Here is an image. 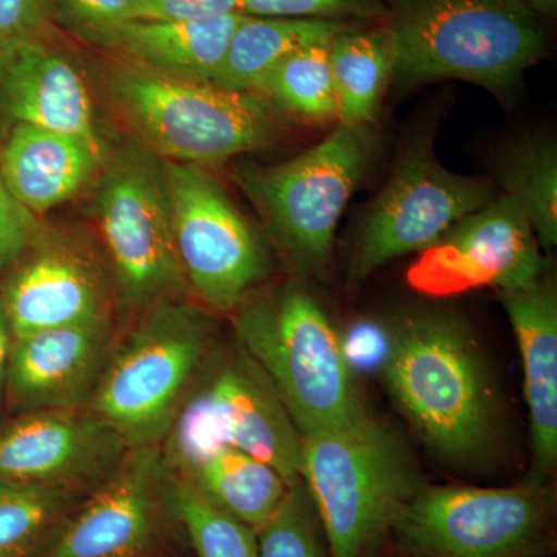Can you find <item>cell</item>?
<instances>
[{"label": "cell", "mask_w": 557, "mask_h": 557, "mask_svg": "<svg viewBox=\"0 0 557 557\" xmlns=\"http://www.w3.org/2000/svg\"><path fill=\"white\" fill-rule=\"evenodd\" d=\"M383 379L424 446L458 469L490 463L497 448L498 399L468 325L450 311L417 310L387 330Z\"/></svg>", "instance_id": "obj_1"}, {"label": "cell", "mask_w": 557, "mask_h": 557, "mask_svg": "<svg viewBox=\"0 0 557 557\" xmlns=\"http://www.w3.org/2000/svg\"><path fill=\"white\" fill-rule=\"evenodd\" d=\"M387 21L399 86L461 79L508 94L547 46L522 0H394Z\"/></svg>", "instance_id": "obj_2"}, {"label": "cell", "mask_w": 557, "mask_h": 557, "mask_svg": "<svg viewBox=\"0 0 557 557\" xmlns=\"http://www.w3.org/2000/svg\"><path fill=\"white\" fill-rule=\"evenodd\" d=\"M106 84L127 126L160 160L215 166L267 149L281 135L278 110L260 91L132 61L112 65Z\"/></svg>", "instance_id": "obj_3"}, {"label": "cell", "mask_w": 557, "mask_h": 557, "mask_svg": "<svg viewBox=\"0 0 557 557\" xmlns=\"http://www.w3.org/2000/svg\"><path fill=\"white\" fill-rule=\"evenodd\" d=\"M242 350L262 369L300 435L338 431L369 418L339 333L299 285L247 299L234 311Z\"/></svg>", "instance_id": "obj_4"}, {"label": "cell", "mask_w": 557, "mask_h": 557, "mask_svg": "<svg viewBox=\"0 0 557 557\" xmlns=\"http://www.w3.org/2000/svg\"><path fill=\"white\" fill-rule=\"evenodd\" d=\"M302 482L332 557H368L426 486L403 440L372 417L302 435Z\"/></svg>", "instance_id": "obj_5"}, {"label": "cell", "mask_w": 557, "mask_h": 557, "mask_svg": "<svg viewBox=\"0 0 557 557\" xmlns=\"http://www.w3.org/2000/svg\"><path fill=\"white\" fill-rule=\"evenodd\" d=\"M379 150L370 124L339 123L329 137L274 166L242 164L236 182L300 276L327 270L336 226Z\"/></svg>", "instance_id": "obj_6"}, {"label": "cell", "mask_w": 557, "mask_h": 557, "mask_svg": "<svg viewBox=\"0 0 557 557\" xmlns=\"http://www.w3.org/2000/svg\"><path fill=\"white\" fill-rule=\"evenodd\" d=\"M211 335L203 311L183 299L139 313L113 348L89 406L131 448L161 445L188 397Z\"/></svg>", "instance_id": "obj_7"}, {"label": "cell", "mask_w": 557, "mask_h": 557, "mask_svg": "<svg viewBox=\"0 0 557 557\" xmlns=\"http://www.w3.org/2000/svg\"><path fill=\"white\" fill-rule=\"evenodd\" d=\"M555 497L539 480L515 487L424 486L392 525L413 557H542Z\"/></svg>", "instance_id": "obj_8"}, {"label": "cell", "mask_w": 557, "mask_h": 557, "mask_svg": "<svg viewBox=\"0 0 557 557\" xmlns=\"http://www.w3.org/2000/svg\"><path fill=\"white\" fill-rule=\"evenodd\" d=\"M223 446L270 465L289 487L302 483V435L244 350L189 391L160 448L175 474Z\"/></svg>", "instance_id": "obj_9"}, {"label": "cell", "mask_w": 557, "mask_h": 557, "mask_svg": "<svg viewBox=\"0 0 557 557\" xmlns=\"http://www.w3.org/2000/svg\"><path fill=\"white\" fill-rule=\"evenodd\" d=\"M97 218L126 309L146 311L188 295L172 236L163 168L145 149L127 148L106 164Z\"/></svg>", "instance_id": "obj_10"}, {"label": "cell", "mask_w": 557, "mask_h": 557, "mask_svg": "<svg viewBox=\"0 0 557 557\" xmlns=\"http://www.w3.org/2000/svg\"><path fill=\"white\" fill-rule=\"evenodd\" d=\"M161 168L188 293L208 309L234 313L269 271L262 240L205 168L164 160Z\"/></svg>", "instance_id": "obj_11"}, {"label": "cell", "mask_w": 557, "mask_h": 557, "mask_svg": "<svg viewBox=\"0 0 557 557\" xmlns=\"http://www.w3.org/2000/svg\"><path fill=\"white\" fill-rule=\"evenodd\" d=\"M493 199L486 180L446 170L431 138L416 139L369 208L355 244L351 276L362 281L392 260L423 251Z\"/></svg>", "instance_id": "obj_12"}, {"label": "cell", "mask_w": 557, "mask_h": 557, "mask_svg": "<svg viewBox=\"0 0 557 557\" xmlns=\"http://www.w3.org/2000/svg\"><path fill=\"white\" fill-rule=\"evenodd\" d=\"M177 525L160 445L137 446L73 509L40 557H164Z\"/></svg>", "instance_id": "obj_13"}, {"label": "cell", "mask_w": 557, "mask_h": 557, "mask_svg": "<svg viewBox=\"0 0 557 557\" xmlns=\"http://www.w3.org/2000/svg\"><path fill=\"white\" fill-rule=\"evenodd\" d=\"M545 269L527 215L504 194L418 252L406 278L421 295L448 298L485 287H525L544 276Z\"/></svg>", "instance_id": "obj_14"}, {"label": "cell", "mask_w": 557, "mask_h": 557, "mask_svg": "<svg viewBox=\"0 0 557 557\" xmlns=\"http://www.w3.org/2000/svg\"><path fill=\"white\" fill-rule=\"evenodd\" d=\"M129 449L123 435L90 409L22 412L0 429V482L95 490Z\"/></svg>", "instance_id": "obj_15"}, {"label": "cell", "mask_w": 557, "mask_h": 557, "mask_svg": "<svg viewBox=\"0 0 557 557\" xmlns=\"http://www.w3.org/2000/svg\"><path fill=\"white\" fill-rule=\"evenodd\" d=\"M9 269L0 293L14 336L110 319L108 277L75 240L40 233Z\"/></svg>", "instance_id": "obj_16"}, {"label": "cell", "mask_w": 557, "mask_h": 557, "mask_svg": "<svg viewBox=\"0 0 557 557\" xmlns=\"http://www.w3.org/2000/svg\"><path fill=\"white\" fill-rule=\"evenodd\" d=\"M113 350L112 319L14 336L5 394L22 412L89 406Z\"/></svg>", "instance_id": "obj_17"}, {"label": "cell", "mask_w": 557, "mask_h": 557, "mask_svg": "<svg viewBox=\"0 0 557 557\" xmlns=\"http://www.w3.org/2000/svg\"><path fill=\"white\" fill-rule=\"evenodd\" d=\"M0 109L16 121L104 146L84 79L42 39L0 40Z\"/></svg>", "instance_id": "obj_18"}, {"label": "cell", "mask_w": 557, "mask_h": 557, "mask_svg": "<svg viewBox=\"0 0 557 557\" xmlns=\"http://www.w3.org/2000/svg\"><path fill=\"white\" fill-rule=\"evenodd\" d=\"M518 339L530 410L534 471L542 482L557 461V293L544 274L525 287L500 292Z\"/></svg>", "instance_id": "obj_19"}, {"label": "cell", "mask_w": 557, "mask_h": 557, "mask_svg": "<svg viewBox=\"0 0 557 557\" xmlns=\"http://www.w3.org/2000/svg\"><path fill=\"white\" fill-rule=\"evenodd\" d=\"M104 157L83 139L16 124L0 152V178L22 207L44 214L86 188Z\"/></svg>", "instance_id": "obj_20"}, {"label": "cell", "mask_w": 557, "mask_h": 557, "mask_svg": "<svg viewBox=\"0 0 557 557\" xmlns=\"http://www.w3.org/2000/svg\"><path fill=\"white\" fill-rule=\"evenodd\" d=\"M245 16L247 14L236 11L200 21H126L90 39L146 67L211 79Z\"/></svg>", "instance_id": "obj_21"}, {"label": "cell", "mask_w": 557, "mask_h": 557, "mask_svg": "<svg viewBox=\"0 0 557 557\" xmlns=\"http://www.w3.org/2000/svg\"><path fill=\"white\" fill-rule=\"evenodd\" d=\"M171 475L188 483L212 507L256 533L273 518L289 490L276 469L226 446L205 454Z\"/></svg>", "instance_id": "obj_22"}, {"label": "cell", "mask_w": 557, "mask_h": 557, "mask_svg": "<svg viewBox=\"0 0 557 557\" xmlns=\"http://www.w3.org/2000/svg\"><path fill=\"white\" fill-rule=\"evenodd\" d=\"M355 22L329 44L341 123L370 124L380 115L381 101L394 76V42L387 25Z\"/></svg>", "instance_id": "obj_23"}, {"label": "cell", "mask_w": 557, "mask_h": 557, "mask_svg": "<svg viewBox=\"0 0 557 557\" xmlns=\"http://www.w3.org/2000/svg\"><path fill=\"white\" fill-rule=\"evenodd\" d=\"M355 22L245 16L212 83L234 90L260 91L278 62L313 42L332 39ZM262 94V91H260Z\"/></svg>", "instance_id": "obj_24"}, {"label": "cell", "mask_w": 557, "mask_h": 557, "mask_svg": "<svg viewBox=\"0 0 557 557\" xmlns=\"http://www.w3.org/2000/svg\"><path fill=\"white\" fill-rule=\"evenodd\" d=\"M496 178L527 215L539 247L557 244V148L548 135H530L502 153Z\"/></svg>", "instance_id": "obj_25"}, {"label": "cell", "mask_w": 557, "mask_h": 557, "mask_svg": "<svg viewBox=\"0 0 557 557\" xmlns=\"http://www.w3.org/2000/svg\"><path fill=\"white\" fill-rule=\"evenodd\" d=\"M76 491L0 482V557H40L72 515Z\"/></svg>", "instance_id": "obj_26"}, {"label": "cell", "mask_w": 557, "mask_h": 557, "mask_svg": "<svg viewBox=\"0 0 557 557\" xmlns=\"http://www.w3.org/2000/svg\"><path fill=\"white\" fill-rule=\"evenodd\" d=\"M332 39L302 47L271 70L260 91L277 110L306 123L339 121L329 58Z\"/></svg>", "instance_id": "obj_27"}, {"label": "cell", "mask_w": 557, "mask_h": 557, "mask_svg": "<svg viewBox=\"0 0 557 557\" xmlns=\"http://www.w3.org/2000/svg\"><path fill=\"white\" fill-rule=\"evenodd\" d=\"M172 502L197 556L259 557L258 533L212 507L188 483L172 478Z\"/></svg>", "instance_id": "obj_28"}, {"label": "cell", "mask_w": 557, "mask_h": 557, "mask_svg": "<svg viewBox=\"0 0 557 557\" xmlns=\"http://www.w3.org/2000/svg\"><path fill=\"white\" fill-rule=\"evenodd\" d=\"M324 541L317 507L302 482L289 487L273 518L258 531L259 557H329Z\"/></svg>", "instance_id": "obj_29"}, {"label": "cell", "mask_w": 557, "mask_h": 557, "mask_svg": "<svg viewBox=\"0 0 557 557\" xmlns=\"http://www.w3.org/2000/svg\"><path fill=\"white\" fill-rule=\"evenodd\" d=\"M242 13L259 17L376 22L387 17L383 0H240Z\"/></svg>", "instance_id": "obj_30"}, {"label": "cell", "mask_w": 557, "mask_h": 557, "mask_svg": "<svg viewBox=\"0 0 557 557\" xmlns=\"http://www.w3.org/2000/svg\"><path fill=\"white\" fill-rule=\"evenodd\" d=\"M40 233L36 214L22 207L0 178V270L9 269Z\"/></svg>", "instance_id": "obj_31"}, {"label": "cell", "mask_w": 557, "mask_h": 557, "mask_svg": "<svg viewBox=\"0 0 557 557\" xmlns=\"http://www.w3.org/2000/svg\"><path fill=\"white\" fill-rule=\"evenodd\" d=\"M236 11H240V0H131L129 21H200Z\"/></svg>", "instance_id": "obj_32"}, {"label": "cell", "mask_w": 557, "mask_h": 557, "mask_svg": "<svg viewBox=\"0 0 557 557\" xmlns=\"http://www.w3.org/2000/svg\"><path fill=\"white\" fill-rule=\"evenodd\" d=\"M65 20L94 38L106 28L129 21L131 0H54Z\"/></svg>", "instance_id": "obj_33"}, {"label": "cell", "mask_w": 557, "mask_h": 557, "mask_svg": "<svg viewBox=\"0 0 557 557\" xmlns=\"http://www.w3.org/2000/svg\"><path fill=\"white\" fill-rule=\"evenodd\" d=\"M50 0H0V40L40 39Z\"/></svg>", "instance_id": "obj_34"}, {"label": "cell", "mask_w": 557, "mask_h": 557, "mask_svg": "<svg viewBox=\"0 0 557 557\" xmlns=\"http://www.w3.org/2000/svg\"><path fill=\"white\" fill-rule=\"evenodd\" d=\"M14 333L11 329L9 314H7L5 304H3L2 293H0V397L5 394L7 370L11 347H13Z\"/></svg>", "instance_id": "obj_35"}, {"label": "cell", "mask_w": 557, "mask_h": 557, "mask_svg": "<svg viewBox=\"0 0 557 557\" xmlns=\"http://www.w3.org/2000/svg\"><path fill=\"white\" fill-rule=\"evenodd\" d=\"M522 2L537 16L552 17L556 14L557 0H522Z\"/></svg>", "instance_id": "obj_36"}]
</instances>
